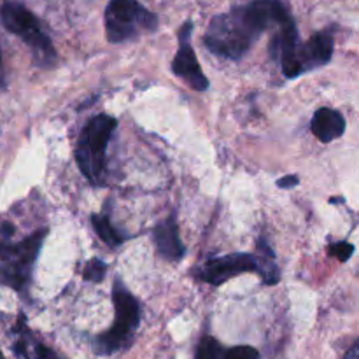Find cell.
<instances>
[{
  "mask_svg": "<svg viewBox=\"0 0 359 359\" xmlns=\"http://www.w3.org/2000/svg\"><path fill=\"white\" fill-rule=\"evenodd\" d=\"M287 20L290 11L280 0H252L214 18L207 28L205 46L214 55L238 60L266 28L280 27Z\"/></svg>",
  "mask_w": 359,
  "mask_h": 359,
  "instance_id": "1",
  "label": "cell"
},
{
  "mask_svg": "<svg viewBox=\"0 0 359 359\" xmlns=\"http://www.w3.org/2000/svg\"><path fill=\"white\" fill-rule=\"evenodd\" d=\"M116 126H118V121L112 116L98 114L90 119V123L81 132L76 149V161L79 165V170L91 182H98L102 179L105 168V149Z\"/></svg>",
  "mask_w": 359,
  "mask_h": 359,
  "instance_id": "2",
  "label": "cell"
},
{
  "mask_svg": "<svg viewBox=\"0 0 359 359\" xmlns=\"http://www.w3.org/2000/svg\"><path fill=\"white\" fill-rule=\"evenodd\" d=\"M158 18L137 0H111L105 9V34L109 42H125L156 30Z\"/></svg>",
  "mask_w": 359,
  "mask_h": 359,
  "instance_id": "3",
  "label": "cell"
},
{
  "mask_svg": "<svg viewBox=\"0 0 359 359\" xmlns=\"http://www.w3.org/2000/svg\"><path fill=\"white\" fill-rule=\"evenodd\" d=\"M112 300L116 307V319L111 330L97 339V353L98 354H112L126 346L132 340L133 333L137 332L140 323V307L139 302L132 297L125 284L121 280L114 283L112 291Z\"/></svg>",
  "mask_w": 359,
  "mask_h": 359,
  "instance_id": "4",
  "label": "cell"
},
{
  "mask_svg": "<svg viewBox=\"0 0 359 359\" xmlns=\"http://www.w3.org/2000/svg\"><path fill=\"white\" fill-rule=\"evenodd\" d=\"M46 233V230L37 231L20 244L0 242V283L16 291H23L27 287L32 266L41 251Z\"/></svg>",
  "mask_w": 359,
  "mask_h": 359,
  "instance_id": "5",
  "label": "cell"
},
{
  "mask_svg": "<svg viewBox=\"0 0 359 359\" xmlns=\"http://www.w3.org/2000/svg\"><path fill=\"white\" fill-rule=\"evenodd\" d=\"M0 20L11 34L21 37L30 46L39 63H42V65L53 63L56 55L55 48H53L48 35L42 32L37 18L27 7L16 2H6L0 9Z\"/></svg>",
  "mask_w": 359,
  "mask_h": 359,
  "instance_id": "6",
  "label": "cell"
},
{
  "mask_svg": "<svg viewBox=\"0 0 359 359\" xmlns=\"http://www.w3.org/2000/svg\"><path fill=\"white\" fill-rule=\"evenodd\" d=\"M191 21L182 25L181 30H179V49L174 62H172V70H174L175 76L184 79L193 90L205 91L209 88V79L202 72V67H200L195 51L191 48V42H189L191 41Z\"/></svg>",
  "mask_w": 359,
  "mask_h": 359,
  "instance_id": "7",
  "label": "cell"
},
{
  "mask_svg": "<svg viewBox=\"0 0 359 359\" xmlns=\"http://www.w3.org/2000/svg\"><path fill=\"white\" fill-rule=\"evenodd\" d=\"M245 272H258V259L252 255H228L219 258L209 259L202 270H198V277L212 286L226 283L231 277L241 276Z\"/></svg>",
  "mask_w": 359,
  "mask_h": 359,
  "instance_id": "8",
  "label": "cell"
},
{
  "mask_svg": "<svg viewBox=\"0 0 359 359\" xmlns=\"http://www.w3.org/2000/svg\"><path fill=\"white\" fill-rule=\"evenodd\" d=\"M333 56V35L330 32H319L309 39L298 49V62L302 72L326 65Z\"/></svg>",
  "mask_w": 359,
  "mask_h": 359,
  "instance_id": "9",
  "label": "cell"
},
{
  "mask_svg": "<svg viewBox=\"0 0 359 359\" xmlns=\"http://www.w3.org/2000/svg\"><path fill=\"white\" fill-rule=\"evenodd\" d=\"M154 242H156L160 255L168 262H179L184 256V245L181 242L179 226L175 223L174 216L165 219L163 223L154 228Z\"/></svg>",
  "mask_w": 359,
  "mask_h": 359,
  "instance_id": "10",
  "label": "cell"
},
{
  "mask_svg": "<svg viewBox=\"0 0 359 359\" xmlns=\"http://www.w3.org/2000/svg\"><path fill=\"white\" fill-rule=\"evenodd\" d=\"M311 128L321 142H332L346 132V119L335 109L321 107L316 111Z\"/></svg>",
  "mask_w": 359,
  "mask_h": 359,
  "instance_id": "11",
  "label": "cell"
},
{
  "mask_svg": "<svg viewBox=\"0 0 359 359\" xmlns=\"http://www.w3.org/2000/svg\"><path fill=\"white\" fill-rule=\"evenodd\" d=\"M196 359H259V354L251 346H237L226 349L217 340L205 337L198 344Z\"/></svg>",
  "mask_w": 359,
  "mask_h": 359,
  "instance_id": "12",
  "label": "cell"
},
{
  "mask_svg": "<svg viewBox=\"0 0 359 359\" xmlns=\"http://www.w3.org/2000/svg\"><path fill=\"white\" fill-rule=\"evenodd\" d=\"M258 251L259 256H256V259H258V273L269 286L277 284L279 283V269L276 265V255H273V251L270 249L269 242L265 238L259 241Z\"/></svg>",
  "mask_w": 359,
  "mask_h": 359,
  "instance_id": "13",
  "label": "cell"
},
{
  "mask_svg": "<svg viewBox=\"0 0 359 359\" xmlns=\"http://www.w3.org/2000/svg\"><path fill=\"white\" fill-rule=\"evenodd\" d=\"M91 223H93L95 231L98 233V237L105 242L111 248H118L119 244H123V235L116 230L111 224V219L107 216H97L93 214L91 216Z\"/></svg>",
  "mask_w": 359,
  "mask_h": 359,
  "instance_id": "14",
  "label": "cell"
},
{
  "mask_svg": "<svg viewBox=\"0 0 359 359\" xmlns=\"http://www.w3.org/2000/svg\"><path fill=\"white\" fill-rule=\"evenodd\" d=\"M105 272H107V266L102 259H91L86 266H84V279L91 280V283H100L105 277Z\"/></svg>",
  "mask_w": 359,
  "mask_h": 359,
  "instance_id": "15",
  "label": "cell"
},
{
  "mask_svg": "<svg viewBox=\"0 0 359 359\" xmlns=\"http://www.w3.org/2000/svg\"><path fill=\"white\" fill-rule=\"evenodd\" d=\"M354 252V245L349 244V242H337V244L330 245V255L335 256L339 262L346 263L347 259L353 256Z\"/></svg>",
  "mask_w": 359,
  "mask_h": 359,
  "instance_id": "16",
  "label": "cell"
},
{
  "mask_svg": "<svg viewBox=\"0 0 359 359\" xmlns=\"http://www.w3.org/2000/svg\"><path fill=\"white\" fill-rule=\"evenodd\" d=\"M35 356H37V359H60L49 347L42 346V344L35 346Z\"/></svg>",
  "mask_w": 359,
  "mask_h": 359,
  "instance_id": "17",
  "label": "cell"
},
{
  "mask_svg": "<svg viewBox=\"0 0 359 359\" xmlns=\"http://www.w3.org/2000/svg\"><path fill=\"white\" fill-rule=\"evenodd\" d=\"M297 184H298L297 175H286V177H283L280 181H277V186H279V188H284V189L293 188V186H297Z\"/></svg>",
  "mask_w": 359,
  "mask_h": 359,
  "instance_id": "18",
  "label": "cell"
},
{
  "mask_svg": "<svg viewBox=\"0 0 359 359\" xmlns=\"http://www.w3.org/2000/svg\"><path fill=\"white\" fill-rule=\"evenodd\" d=\"M344 359H359V339L356 340V344H354V346L347 351Z\"/></svg>",
  "mask_w": 359,
  "mask_h": 359,
  "instance_id": "19",
  "label": "cell"
},
{
  "mask_svg": "<svg viewBox=\"0 0 359 359\" xmlns=\"http://www.w3.org/2000/svg\"><path fill=\"white\" fill-rule=\"evenodd\" d=\"M13 231H14V228L11 226L9 223H4L2 224V228H0V233H2V237H11V235H13Z\"/></svg>",
  "mask_w": 359,
  "mask_h": 359,
  "instance_id": "20",
  "label": "cell"
},
{
  "mask_svg": "<svg viewBox=\"0 0 359 359\" xmlns=\"http://www.w3.org/2000/svg\"><path fill=\"white\" fill-rule=\"evenodd\" d=\"M0 70H2V55H0Z\"/></svg>",
  "mask_w": 359,
  "mask_h": 359,
  "instance_id": "21",
  "label": "cell"
},
{
  "mask_svg": "<svg viewBox=\"0 0 359 359\" xmlns=\"http://www.w3.org/2000/svg\"><path fill=\"white\" fill-rule=\"evenodd\" d=\"M0 359H4V358H2V353H0Z\"/></svg>",
  "mask_w": 359,
  "mask_h": 359,
  "instance_id": "22",
  "label": "cell"
}]
</instances>
